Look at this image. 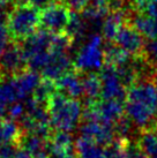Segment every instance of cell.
<instances>
[{
	"mask_svg": "<svg viewBox=\"0 0 157 158\" xmlns=\"http://www.w3.org/2000/svg\"><path fill=\"white\" fill-rule=\"evenodd\" d=\"M128 118L139 127H146L157 117V82L153 80L136 81L129 85L125 104Z\"/></svg>",
	"mask_w": 157,
	"mask_h": 158,
	"instance_id": "1",
	"label": "cell"
},
{
	"mask_svg": "<svg viewBox=\"0 0 157 158\" xmlns=\"http://www.w3.org/2000/svg\"><path fill=\"white\" fill-rule=\"evenodd\" d=\"M50 123L57 131L70 132L78 126L82 117V106L76 98L54 92L48 102Z\"/></svg>",
	"mask_w": 157,
	"mask_h": 158,
	"instance_id": "2",
	"label": "cell"
},
{
	"mask_svg": "<svg viewBox=\"0 0 157 158\" xmlns=\"http://www.w3.org/2000/svg\"><path fill=\"white\" fill-rule=\"evenodd\" d=\"M39 8L30 4L15 6L7 15L6 26L9 37L14 40H24L36 32L39 27Z\"/></svg>",
	"mask_w": 157,
	"mask_h": 158,
	"instance_id": "3",
	"label": "cell"
},
{
	"mask_svg": "<svg viewBox=\"0 0 157 158\" xmlns=\"http://www.w3.org/2000/svg\"><path fill=\"white\" fill-rule=\"evenodd\" d=\"M103 36L94 34L89 37L87 43L80 48L74 60V67L78 70L100 69L105 64L104 51L102 50Z\"/></svg>",
	"mask_w": 157,
	"mask_h": 158,
	"instance_id": "4",
	"label": "cell"
},
{
	"mask_svg": "<svg viewBox=\"0 0 157 158\" xmlns=\"http://www.w3.org/2000/svg\"><path fill=\"white\" fill-rule=\"evenodd\" d=\"M70 8L66 2L58 0L56 2L40 8L39 12V27L42 29L57 34L62 32L70 21Z\"/></svg>",
	"mask_w": 157,
	"mask_h": 158,
	"instance_id": "5",
	"label": "cell"
},
{
	"mask_svg": "<svg viewBox=\"0 0 157 158\" xmlns=\"http://www.w3.org/2000/svg\"><path fill=\"white\" fill-rule=\"evenodd\" d=\"M90 103L91 104L88 105L84 113L86 120H96L112 126L122 117V111L125 109L121 101L116 99H103L102 102L90 101Z\"/></svg>",
	"mask_w": 157,
	"mask_h": 158,
	"instance_id": "6",
	"label": "cell"
},
{
	"mask_svg": "<svg viewBox=\"0 0 157 158\" xmlns=\"http://www.w3.org/2000/svg\"><path fill=\"white\" fill-rule=\"evenodd\" d=\"M100 76L102 79V99L122 101L124 98H126L127 92L125 84L120 79V75L116 67L105 64V66L102 67Z\"/></svg>",
	"mask_w": 157,
	"mask_h": 158,
	"instance_id": "7",
	"label": "cell"
},
{
	"mask_svg": "<svg viewBox=\"0 0 157 158\" xmlns=\"http://www.w3.org/2000/svg\"><path fill=\"white\" fill-rule=\"evenodd\" d=\"M27 61L22 46H19L16 43L7 45L1 57H0V70L5 74L15 75L24 70Z\"/></svg>",
	"mask_w": 157,
	"mask_h": 158,
	"instance_id": "8",
	"label": "cell"
},
{
	"mask_svg": "<svg viewBox=\"0 0 157 158\" xmlns=\"http://www.w3.org/2000/svg\"><path fill=\"white\" fill-rule=\"evenodd\" d=\"M80 132L83 137L95 141L102 145L111 144L116 134L112 125H106L96 120H86L80 128Z\"/></svg>",
	"mask_w": 157,
	"mask_h": 158,
	"instance_id": "9",
	"label": "cell"
},
{
	"mask_svg": "<svg viewBox=\"0 0 157 158\" xmlns=\"http://www.w3.org/2000/svg\"><path fill=\"white\" fill-rule=\"evenodd\" d=\"M72 65L73 62L67 52L51 51L48 62L43 69L40 70V73L43 74L44 79L57 81L62 75L72 70Z\"/></svg>",
	"mask_w": 157,
	"mask_h": 158,
	"instance_id": "10",
	"label": "cell"
},
{
	"mask_svg": "<svg viewBox=\"0 0 157 158\" xmlns=\"http://www.w3.org/2000/svg\"><path fill=\"white\" fill-rule=\"evenodd\" d=\"M113 42L118 46L134 56L143 51L144 43L142 34L136 30L133 26H128L126 23L119 29Z\"/></svg>",
	"mask_w": 157,
	"mask_h": 158,
	"instance_id": "11",
	"label": "cell"
},
{
	"mask_svg": "<svg viewBox=\"0 0 157 158\" xmlns=\"http://www.w3.org/2000/svg\"><path fill=\"white\" fill-rule=\"evenodd\" d=\"M73 141L68 132L57 131L49 142V158H73Z\"/></svg>",
	"mask_w": 157,
	"mask_h": 158,
	"instance_id": "12",
	"label": "cell"
},
{
	"mask_svg": "<svg viewBox=\"0 0 157 158\" xmlns=\"http://www.w3.org/2000/svg\"><path fill=\"white\" fill-rule=\"evenodd\" d=\"M15 87L18 89L20 99L27 98L30 94L35 91L40 83V77L36 70H22L12 77Z\"/></svg>",
	"mask_w": 157,
	"mask_h": 158,
	"instance_id": "13",
	"label": "cell"
},
{
	"mask_svg": "<svg viewBox=\"0 0 157 158\" xmlns=\"http://www.w3.org/2000/svg\"><path fill=\"white\" fill-rule=\"evenodd\" d=\"M56 87L58 92L62 95L70 98H78L83 92L82 77H80L74 72L70 70L68 73H66L56 81Z\"/></svg>",
	"mask_w": 157,
	"mask_h": 158,
	"instance_id": "14",
	"label": "cell"
},
{
	"mask_svg": "<svg viewBox=\"0 0 157 158\" xmlns=\"http://www.w3.org/2000/svg\"><path fill=\"white\" fill-rule=\"evenodd\" d=\"M128 14L124 8L114 9L111 10L110 14L106 15V19L102 24V30H103V37L109 42L114 40V37L117 35L119 29L124 26L127 21Z\"/></svg>",
	"mask_w": 157,
	"mask_h": 158,
	"instance_id": "15",
	"label": "cell"
},
{
	"mask_svg": "<svg viewBox=\"0 0 157 158\" xmlns=\"http://www.w3.org/2000/svg\"><path fill=\"white\" fill-rule=\"evenodd\" d=\"M21 145L32 158H49V142L46 137L29 133L21 139Z\"/></svg>",
	"mask_w": 157,
	"mask_h": 158,
	"instance_id": "16",
	"label": "cell"
},
{
	"mask_svg": "<svg viewBox=\"0 0 157 158\" xmlns=\"http://www.w3.org/2000/svg\"><path fill=\"white\" fill-rule=\"evenodd\" d=\"M75 150L80 158H106V149L102 144L83 136L76 141Z\"/></svg>",
	"mask_w": 157,
	"mask_h": 158,
	"instance_id": "17",
	"label": "cell"
},
{
	"mask_svg": "<svg viewBox=\"0 0 157 158\" xmlns=\"http://www.w3.org/2000/svg\"><path fill=\"white\" fill-rule=\"evenodd\" d=\"M132 54L126 50L118 46L116 43L110 44L104 50V60L106 65L114 67H121L132 60Z\"/></svg>",
	"mask_w": 157,
	"mask_h": 158,
	"instance_id": "18",
	"label": "cell"
},
{
	"mask_svg": "<svg viewBox=\"0 0 157 158\" xmlns=\"http://www.w3.org/2000/svg\"><path fill=\"white\" fill-rule=\"evenodd\" d=\"M20 99L18 89L13 82V79L6 80L0 83V115L4 114L9 105Z\"/></svg>",
	"mask_w": 157,
	"mask_h": 158,
	"instance_id": "19",
	"label": "cell"
},
{
	"mask_svg": "<svg viewBox=\"0 0 157 158\" xmlns=\"http://www.w3.org/2000/svg\"><path fill=\"white\" fill-rule=\"evenodd\" d=\"M88 29V23L82 18L81 14H78L76 10H70V21L67 23V27L65 29V32L72 37L73 40L81 38L84 36Z\"/></svg>",
	"mask_w": 157,
	"mask_h": 158,
	"instance_id": "20",
	"label": "cell"
},
{
	"mask_svg": "<svg viewBox=\"0 0 157 158\" xmlns=\"http://www.w3.org/2000/svg\"><path fill=\"white\" fill-rule=\"evenodd\" d=\"M83 92L89 101H95L102 94V79L100 75L90 73L82 79Z\"/></svg>",
	"mask_w": 157,
	"mask_h": 158,
	"instance_id": "21",
	"label": "cell"
},
{
	"mask_svg": "<svg viewBox=\"0 0 157 158\" xmlns=\"http://www.w3.org/2000/svg\"><path fill=\"white\" fill-rule=\"evenodd\" d=\"M139 145L147 158H157V133L147 131L140 136Z\"/></svg>",
	"mask_w": 157,
	"mask_h": 158,
	"instance_id": "22",
	"label": "cell"
},
{
	"mask_svg": "<svg viewBox=\"0 0 157 158\" xmlns=\"http://www.w3.org/2000/svg\"><path fill=\"white\" fill-rule=\"evenodd\" d=\"M56 90H57V87H56V82L54 81L44 79L43 81H40L38 87L34 91V97L39 103L43 104V103L46 102V104H48L49 99L52 97L54 92H57Z\"/></svg>",
	"mask_w": 157,
	"mask_h": 158,
	"instance_id": "23",
	"label": "cell"
},
{
	"mask_svg": "<svg viewBox=\"0 0 157 158\" xmlns=\"http://www.w3.org/2000/svg\"><path fill=\"white\" fill-rule=\"evenodd\" d=\"M20 136L18 123L14 120H6L2 121V137L4 141L7 143H13Z\"/></svg>",
	"mask_w": 157,
	"mask_h": 158,
	"instance_id": "24",
	"label": "cell"
},
{
	"mask_svg": "<svg viewBox=\"0 0 157 158\" xmlns=\"http://www.w3.org/2000/svg\"><path fill=\"white\" fill-rule=\"evenodd\" d=\"M124 158H147L144 152L141 150L140 145L125 143L124 147Z\"/></svg>",
	"mask_w": 157,
	"mask_h": 158,
	"instance_id": "25",
	"label": "cell"
},
{
	"mask_svg": "<svg viewBox=\"0 0 157 158\" xmlns=\"http://www.w3.org/2000/svg\"><path fill=\"white\" fill-rule=\"evenodd\" d=\"M146 52H147V58L154 67H156L157 69V38L156 40H150L148 43L147 48H146Z\"/></svg>",
	"mask_w": 157,
	"mask_h": 158,
	"instance_id": "26",
	"label": "cell"
},
{
	"mask_svg": "<svg viewBox=\"0 0 157 158\" xmlns=\"http://www.w3.org/2000/svg\"><path fill=\"white\" fill-rule=\"evenodd\" d=\"M24 110H26V106L19 103V102H15L12 105L8 106L7 109V113L9 114V117L12 119H18L21 118L22 115L24 114Z\"/></svg>",
	"mask_w": 157,
	"mask_h": 158,
	"instance_id": "27",
	"label": "cell"
},
{
	"mask_svg": "<svg viewBox=\"0 0 157 158\" xmlns=\"http://www.w3.org/2000/svg\"><path fill=\"white\" fill-rule=\"evenodd\" d=\"M9 32L7 29V26L4 24L2 22H0V57L2 52L5 51V48H7V42H8Z\"/></svg>",
	"mask_w": 157,
	"mask_h": 158,
	"instance_id": "28",
	"label": "cell"
},
{
	"mask_svg": "<svg viewBox=\"0 0 157 158\" xmlns=\"http://www.w3.org/2000/svg\"><path fill=\"white\" fill-rule=\"evenodd\" d=\"M15 147L13 143L5 142L0 145V158H13L15 154Z\"/></svg>",
	"mask_w": 157,
	"mask_h": 158,
	"instance_id": "29",
	"label": "cell"
},
{
	"mask_svg": "<svg viewBox=\"0 0 157 158\" xmlns=\"http://www.w3.org/2000/svg\"><path fill=\"white\" fill-rule=\"evenodd\" d=\"M91 0H66V4L68 5V7L73 10H82L83 8H86L89 2Z\"/></svg>",
	"mask_w": 157,
	"mask_h": 158,
	"instance_id": "30",
	"label": "cell"
},
{
	"mask_svg": "<svg viewBox=\"0 0 157 158\" xmlns=\"http://www.w3.org/2000/svg\"><path fill=\"white\" fill-rule=\"evenodd\" d=\"M142 14L157 16V0H146V6Z\"/></svg>",
	"mask_w": 157,
	"mask_h": 158,
	"instance_id": "31",
	"label": "cell"
},
{
	"mask_svg": "<svg viewBox=\"0 0 157 158\" xmlns=\"http://www.w3.org/2000/svg\"><path fill=\"white\" fill-rule=\"evenodd\" d=\"M58 0H21V4H30L32 6H35L37 8H44L45 6L56 2Z\"/></svg>",
	"mask_w": 157,
	"mask_h": 158,
	"instance_id": "32",
	"label": "cell"
},
{
	"mask_svg": "<svg viewBox=\"0 0 157 158\" xmlns=\"http://www.w3.org/2000/svg\"><path fill=\"white\" fill-rule=\"evenodd\" d=\"M13 158H32V156L26 149L20 148V149L15 150V154H14Z\"/></svg>",
	"mask_w": 157,
	"mask_h": 158,
	"instance_id": "33",
	"label": "cell"
},
{
	"mask_svg": "<svg viewBox=\"0 0 157 158\" xmlns=\"http://www.w3.org/2000/svg\"><path fill=\"white\" fill-rule=\"evenodd\" d=\"M5 143L4 137H2V121H0V145Z\"/></svg>",
	"mask_w": 157,
	"mask_h": 158,
	"instance_id": "34",
	"label": "cell"
},
{
	"mask_svg": "<svg viewBox=\"0 0 157 158\" xmlns=\"http://www.w3.org/2000/svg\"><path fill=\"white\" fill-rule=\"evenodd\" d=\"M154 127H155V131H154V132L157 133V119L155 120V121H154Z\"/></svg>",
	"mask_w": 157,
	"mask_h": 158,
	"instance_id": "35",
	"label": "cell"
},
{
	"mask_svg": "<svg viewBox=\"0 0 157 158\" xmlns=\"http://www.w3.org/2000/svg\"><path fill=\"white\" fill-rule=\"evenodd\" d=\"M2 16H4V14H2V10L0 8V22H2Z\"/></svg>",
	"mask_w": 157,
	"mask_h": 158,
	"instance_id": "36",
	"label": "cell"
},
{
	"mask_svg": "<svg viewBox=\"0 0 157 158\" xmlns=\"http://www.w3.org/2000/svg\"><path fill=\"white\" fill-rule=\"evenodd\" d=\"M0 83H1V76H0Z\"/></svg>",
	"mask_w": 157,
	"mask_h": 158,
	"instance_id": "37",
	"label": "cell"
}]
</instances>
